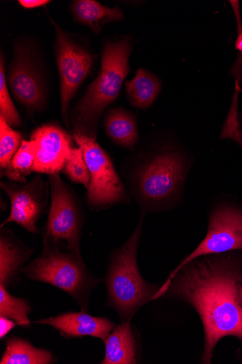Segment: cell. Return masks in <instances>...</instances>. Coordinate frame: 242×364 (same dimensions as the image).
Here are the masks:
<instances>
[{"label": "cell", "mask_w": 242, "mask_h": 364, "mask_svg": "<svg viewBox=\"0 0 242 364\" xmlns=\"http://www.w3.org/2000/svg\"><path fill=\"white\" fill-rule=\"evenodd\" d=\"M33 251L25 246L9 230L0 234V286L6 289L16 286L19 272Z\"/></svg>", "instance_id": "obj_14"}, {"label": "cell", "mask_w": 242, "mask_h": 364, "mask_svg": "<svg viewBox=\"0 0 242 364\" xmlns=\"http://www.w3.org/2000/svg\"><path fill=\"white\" fill-rule=\"evenodd\" d=\"M9 82L16 100L30 112L41 111L46 102L45 88L31 54L23 45L15 46Z\"/></svg>", "instance_id": "obj_11"}, {"label": "cell", "mask_w": 242, "mask_h": 364, "mask_svg": "<svg viewBox=\"0 0 242 364\" xmlns=\"http://www.w3.org/2000/svg\"><path fill=\"white\" fill-rule=\"evenodd\" d=\"M144 215L128 240L111 254L104 280L108 293L106 306L114 309L121 322L131 321L142 307L160 299L161 286L148 282L138 267L137 252L143 234Z\"/></svg>", "instance_id": "obj_2"}, {"label": "cell", "mask_w": 242, "mask_h": 364, "mask_svg": "<svg viewBox=\"0 0 242 364\" xmlns=\"http://www.w3.org/2000/svg\"><path fill=\"white\" fill-rule=\"evenodd\" d=\"M105 127L108 136L123 148L132 149L139 140L135 117L123 109L109 111L106 116Z\"/></svg>", "instance_id": "obj_18"}, {"label": "cell", "mask_w": 242, "mask_h": 364, "mask_svg": "<svg viewBox=\"0 0 242 364\" xmlns=\"http://www.w3.org/2000/svg\"><path fill=\"white\" fill-rule=\"evenodd\" d=\"M18 326L12 319L0 316V339L4 340Z\"/></svg>", "instance_id": "obj_25"}, {"label": "cell", "mask_w": 242, "mask_h": 364, "mask_svg": "<svg viewBox=\"0 0 242 364\" xmlns=\"http://www.w3.org/2000/svg\"><path fill=\"white\" fill-rule=\"evenodd\" d=\"M23 143L20 132L13 129L6 121L0 117V168L6 169Z\"/></svg>", "instance_id": "obj_22"}, {"label": "cell", "mask_w": 242, "mask_h": 364, "mask_svg": "<svg viewBox=\"0 0 242 364\" xmlns=\"http://www.w3.org/2000/svg\"><path fill=\"white\" fill-rule=\"evenodd\" d=\"M126 89L131 104L136 108L145 109L156 100L161 85L155 75L141 69L132 80L126 83Z\"/></svg>", "instance_id": "obj_19"}, {"label": "cell", "mask_w": 242, "mask_h": 364, "mask_svg": "<svg viewBox=\"0 0 242 364\" xmlns=\"http://www.w3.org/2000/svg\"><path fill=\"white\" fill-rule=\"evenodd\" d=\"M72 9L75 20L88 26L96 34L104 24L123 19L120 9H111L94 0H77L73 2Z\"/></svg>", "instance_id": "obj_17"}, {"label": "cell", "mask_w": 242, "mask_h": 364, "mask_svg": "<svg viewBox=\"0 0 242 364\" xmlns=\"http://www.w3.org/2000/svg\"><path fill=\"white\" fill-rule=\"evenodd\" d=\"M32 309L29 301L11 294L7 289L0 286V316L9 318L24 328L31 326L29 314Z\"/></svg>", "instance_id": "obj_21"}, {"label": "cell", "mask_w": 242, "mask_h": 364, "mask_svg": "<svg viewBox=\"0 0 242 364\" xmlns=\"http://www.w3.org/2000/svg\"><path fill=\"white\" fill-rule=\"evenodd\" d=\"M34 323L53 326L67 340L89 336L103 342L117 326L107 318L94 316L82 311L62 314Z\"/></svg>", "instance_id": "obj_13"}, {"label": "cell", "mask_w": 242, "mask_h": 364, "mask_svg": "<svg viewBox=\"0 0 242 364\" xmlns=\"http://www.w3.org/2000/svg\"><path fill=\"white\" fill-rule=\"evenodd\" d=\"M55 56L60 78L61 112L68 124V108L79 87L89 75L93 65L92 55L75 43L57 25Z\"/></svg>", "instance_id": "obj_8"}, {"label": "cell", "mask_w": 242, "mask_h": 364, "mask_svg": "<svg viewBox=\"0 0 242 364\" xmlns=\"http://www.w3.org/2000/svg\"><path fill=\"white\" fill-rule=\"evenodd\" d=\"M51 205L43 229L44 247L56 248L79 257L84 225L82 207L75 193L59 174L49 176Z\"/></svg>", "instance_id": "obj_6"}, {"label": "cell", "mask_w": 242, "mask_h": 364, "mask_svg": "<svg viewBox=\"0 0 242 364\" xmlns=\"http://www.w3.org/2000/svg\"><path fill=\"white\" fill-rule=\"evenodd\" d=\"M31 140L35 144L33 172L52 176L63 171L74 149L67 132L56 125H43L33 132Z\"/></svg>", "instance_id": "obj_12"}, {"label": "cell", "mask_w": 242, "mask_h": 364, "mask_svg": "<svg viewBox=\"0 0 242 364\" xmlns=\"http://www.w3.org/2000/svg\"><path fill=\"white\" fill-rule=\"evenodd\" d=\"M35 159V144L23 141L8 166L1 173L12 182L26 183V177L33 173Z\"/></svg>", "instance_id": "obj_20"}, {"label": "cell", "mask_w": 242, "mask_h": 364, "mask_svg": "<svg viewBox=\"0 0 242 364\" xmlns=\"http://www.w3.org/2000/svg\"><path fill=\"white\" fill-rule=\"evenodd\" d=\"M73 138L83 152L90 173L87 202L94 210L128 202L123 183L107 153L96 139L75 132Z\"/></svg>", "instance_id": "obj_7"}, {"label": "cell", "mask_w": 242, "mask_h": 364, "mask_svg": "<svg viewBox=\"0 0 242 364\" xmlns=\"http://www.w3.org/2000/svg\"><path fill=\"white\" fill-rule=\"evenodd\" d=\"M241 250L242 210L226 205L217 208L211 215L209 230L204 239L170 273L167 280L197 257Z\"/></svg>", "instance_id": "obj_9"}, {"label": "cell", "mask_w": 242, "mask_h": 364, "mask_svg": "<svg viewBox=\"0 0 242 364\" xmlns=\"http://www.w3.org/2000/svg\"><path fill=\"white\" fill-rule=\"evenodd\" d=\"M0 63V117L10 126L18 127L21 125V119L9 92L3 55Z\"/></svg>", "instance_id": "obj_24"}, {"label": "cell", "mask_w": 242, "mask_h": 364, "mask_svg": "<svg viewBox=\"0 0 242 364\" xmlns=\"http://www.w3.org/2000/svg\"><path fill=\"white\" fill-rule=\"evenodd\" d=\"M102 364H136L140 362L141 344L131 321L121 322L105 341Z\"/></svg>", "instance_id": "obj_15"}, {"label": "cell", "mask_w": 242, "mask_h": 364, "mask_svg": "<svg viewBox=\"0 0 242 364\" xmlns=\"http://www.w3.org/2000/svg\"><path fill=\"white\" fill-rule=\"evenodd\" d=\"M18 3L23 8L31 9L45 6L50 1H47V0H20Z\"/></svg>", "instance_id": "obj_26"}, {"label": "cell", "mask_w": 242, "mask_h": 364, "mask_svg": "<svg viewBox=\"0 0 242 364\" xmlns=\"http://www.w3.org/2000/svg\"><path fill=\"white\" fill-rule=\"evenodd\" d=\"M65 175L72 182L83 185L87 189L90 183V173L83 152L74 148L63 170Z\"/></svg>", "instance_id": "obj_23"}, {"label": "cell", "mask_w": 242, "mask_h": 364, "mask_svg": "<svg viewBox=\"0 0 242 364\" xmlns=\"http://www.w3.org/2000/svg\"><path fill=\"white\" fill-rule=\"evenodd\" d=\"M131 51V44L126 39L105 45L100 73L72 113L75 132L96 139L103 112L116 100L128 75Z\"/></svg>", "instance_id": "obj_3"}, {"label": "cell", "mask_w": 242, "mask_h": 364, "mask_svg": "<svg viewBox=\"0 0 242 364\" xmlns=\"http://www.w3.org/2000/svg\"><path fill=\"white\" fill-rule=\"evenodd\" d=\"M1 187L10 198L11 210L0 228L9 223H16L30 233H40L37 224L48 203L47 183L37 176L26 183L1 182Z\"/></svg>", "instance_id": "obj_10"}, {"label": "cell", "mask_w": 242, "mask_h": 364, "mask_svg": "<svg viewBox=\"0 0 242 364\" xmlns=\"http://www.w3.org/2000/svg\"><path fill=\"white\" fill-rule=\"evenodd\" d=\"M239 302H240L241 306H242V284L240 287V289H239Z\"/></svg>", "instance_id": "obj_28"}, {"label": "cell", "mask_w": 242, "mask_h": 364, "mask_svg": "<svg viewBox=\"0 0 242 364\" xmlns=\"http://www.w3.org/2000/svg\"><path fill=\"white\" fill-rule=\"evenodd\" d=\"M21 273L28 279L65 291L85 312H89L90 294L100 282L87 268L82 257L48 247H44L42 255L24 267Z\"/></svg>", "instance_id": "obj_4"}, {"label": "cell", "mask_w": 242, "mask_h": 364, "mask_svg": "<svg viewBox=\"0 0 242 364\" xmlns=\"http://www.w3.org/2000/svg\"><path fill=\"white\" fill-rule=\"evenodd\" d=\"M241 259L234 254L197 257L161 285L160 296L170 295L191 305L204 332L202 363L212 361L219 342L235 337L242 343Z\"/></svg>", "instance_id": "obj_1"}, {"label": "cell", "mask_w": 242, "mask_h": 364, "mask_svg": "<svg viewBox=\"0 0 242 364\" xmlns=\"http://www.w3.org/2000/svg\"><path fill=\"white\" fill-rule=\"evenodd\" d=\"M57 361L52 351L36 348L26 339L12 336L6 341L0 364H53Z\"/></svg>", "instance_id": "obj_16"}, {"label": "cell", "mask_w": 242, "mask_h": 364, "mask_svg": "<svg viewBox=\"0 0 242 364\" xmlns=\"http://www.w3.org/2000/svg\"><path fill=\"white\" fill-rule=\"evenodd\" d=\"M236 48L242 52V33H240L237 41H236Z\"/></svg>", "instance_id": "obj_27"}, {"label": "cell", "mask_w": 242, "mask_h": 364, "mask_svg": "<svg viewBox=\"0 0 242 364\" xmlns=\"http://www.w3.org/2000/svg\"><path fill=\"white\" fill-rule=\"evenodd\" d=\"M186 178V164L178 154L164 153L145 164L132 181L134 196L143 213L171 205L181 194Z\"/></svg>", "instance_id": "obj_5"}]
</instances>
